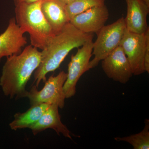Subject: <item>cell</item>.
<instances>
[{
	"label": "cell",
	"mask_w": 149,
	"mask_h": 149,
	"mask_svg": "<svg viewBox=\"0 0 149 149\" xmlns=\"http://www.w3.org/2000/svg\"><path fill=\"white\" fill-rule=\"evenodd\" d=\"M127 15L125 18L126 29L137 34H145L149 29L147 16L149 9L141 0H125Z\"/></svg>",
	"instance_id": "cell-11"
},
{
	"label": "cell",
	"mask_w": 149,
	"mask_h": 149,
	"mask_svg": "<svg viewBox=\"0 0 149 149\" xmlns=\"http://www.w3.org/2000/svg\"><path fill=\"white\" fill-rule=\"evenodd\" d=\"M105 0H74L65 5L70 21L72 17L92 8L103 5Z\"/></svg>",
	"instance_id": "cell-16"
},
{
	"label": "cell",
	"mask_w": 149,
	"mask_h": 149,
	"mask_svg": "<svg viewBox=\"0 0 149 149\" xmlns=\"http://www.w3.org/2000/svg\"><path fill=\"white\" fill-rule=\"evenodd\" d=\"M67 73L62 71L56 76L52 75L45 82L42 89L38 91L37 86L33 85L30 91H27L25 97L29 99L30 104H56L61 109L64 108L65 95L63 85Z\"/></svg>",
	"instance_id": "cell-5"
},
{
	"label": "cell",
	"mask_w": 149,
	"mask_h": 149,
	"mask_svg": "<svg viewBox=\"0 0 149 149\" xmlns=\"http://www.w3.org/2000/svg\"><path fill=\"white\" fill-rule=\"evenodd\" d=\"M109 17L105 4L92 8L70 19V23L80 32L97 34L105 25Z\"/></svg>",
	"instance_id": "cell-9"
},
{
	"label": "cell",
	"mask_w": 149,
	"mask_h": 149,
	"mask_svg": "<svg viewBox=\"0 0 149 149\" xmlns=\"http://www.w3.org/2000/svg\"><path fill=\"white\" fill-rule=\"evenodd\" d=\"M148 41L149 29L143 34L133 33L126 29L120 46L128 59L133 75H141L146 72L144 58Z\"/></svg>",
	"instance_id": "cell-7"
},
{
	"label": "cell",
	"mask_w": 149,
	"mask_h": 149,
	"mask_svg": "<svg viewBox=\"0 0 149 149\" xmlns=\"http://www.w3.org/2000/svg\"><path fill=\"white\" fill-rule=\"evenodd\" d=\"M50 105L46 103L33 105L27 111L15 113L14 119L9 124L11 129L16 130L29 128L40 119Z\"/></svg>",
	"instance_id": "cell-14"
},
{
	"label": "cell",
	"mask_w": 149,
	"mask_h": 149,
	"mask_svg": "<svg viewBox=\"0 0 149 149\" xmlns=\"http://www.w3.org/2000/svg\"><path fill=\"white\" fill-rule=\"evenodd\" d=\"M61 1L67 4L68 3L70 2L74 1V0H61Z\"/></svg>",
	"instance_id": "cell-20"
},
{
	"label": "cell",
	"mask_w": 149,
	"mask_h": 149,
	"mask_svg": "<svg viewBox=\"0 0 149 149\" xmlns=\"http://www.w3.org/2000/svg\"><path fill=\"white\" fill-rule=\"evenodd\" d=\"M145 127L142 131L137 134L125 137H116L118 142L123 141L130 144L134 149H149V120H145Z\"/></svg>",
	"instance_id": "cell-15"
},
{
	"label": "cell",
	"mask_w": 149,
	"mask_h": 149,
	"mask_svg": "<svg viewBox=\"0 0 149 149\" xmlns=\"http://www.w3.org/2000/svg\"><path fill=\"white\" fill-rule=\"evenodd\" d=\"M58 108L57 105H50L40 119L29 127L34 135L51 128L58 135L61 134L66 138L72 139L71 132L62 122Z\"/></svg>",
	"instance_id": "cell-12"
},
{
	"label": "cell",
	"mask_w": 149,
	"mask_h": 149,
	"mask_svg": "<svg viewBox=\"0 0 149 149\" xmlns=\"http://www.w3.org/2000/svg\"><path fill=\"white\" fill-rule=\"evenodd\" d=\"M65 5L61 0L42 1V12L55 35L70 22L65 9Z\"/></svg>",
	"instance_id": "cell-13"
},
{
	"label": "cell",
	"mask_w": 149,
	"mask_h": 149,
	"mask_svg": "<svg viewBox=\"0 0 149 149\" xmlns=\"http://www.w3.org/2000/svg\"><path fill=\"white\" fill-rule=\"evenodd\" d=\"M141 2L149 9V0H141Z\"/></svg>",
	"instance_id": "cell-19"
},
{
	"label": "cell",
	"mask_w": 149,
	"mask_h": 149,
	"mask_svg": "<svg viewBox=\"0 0 149 149\" xmlns=\"http://www.w3.org/2000/svg\"><path fill=\"white\" fill-rule=\"evenodd\" d=\"M42 1L15 6V20L23 33L27 32L31 45L43 50L55 35L41 9Z\"/></svg>",
	"instance_id": "cell-3"
},
{
	"label": "cell",
	"mask_w": 149,
	"mask_h": 149,
	"mask_svg": "<svg viewBox=\"0 0 149 149\" xmlns=\"http://www.w3.org/2000/svg\"><path fill=\"white\" fill-rule=\"evenodd\" d=\"M41 0H13L15 5L16 6L19 4L22 3H33L39 1Z\"/></svg>",
	"instance_id": "cell-18"
},
{
	"label": "cell",
	"mask_w": 149,
	"mask_h": 149,
	"mask_svg": "<svg viewBox=\"0 0 149 149\" xmlns=\"http://www.w3.org/2000/svg\"><path fill=\"white\" fill-rule=\"evenodd\" d=\"M101 61L104 72L116 82L125 84L133 75L128 59L120 45Z\"/></svg>",
	"instance_id": "cell-8"
},
{
	"label": "cell",
	"mask_w": 149,
	"mask_h": 149,
	"mask_svg": "<svg viewBox=\"0 0 149 149\" xmlns=\"http://www.w3.org/2000/svg\"><path fill=\"white\" fill-rule=\"evenodd\" d=\"M144 66L146 72L149 73V41L147 44L144 58Z\"/></svg>",
	"instance_id": "cell-17"
},
{
	"label": "cell",
	"mask_w": 149,
	"mask_h": 149,
	"mask_svg": "<svg viewBox=\"0 0 149 149\" xmlns=\"http://www.w3.org/2000/svg\"><path fill=\"white\" fill-rule=\"evenodd\" d=\"M93 37V34L80 32L70 22L65 25L41 52V62L34 73L37 88L42 81L46 82L48 73L59 67L70 51L80 47Z\"/></svg>",
	"instance_id": "cell-1"
},
{
	"label": "cell",
	"mask_w": 149,
	"mask_h": 149,
	"mask_svg": "<svg viewBox=\"0 0 149 149\" xmlns=\"http://www.w3.org/2000/svg\"><path fill=\"white\" fill-rule=\"evenodd\" d=\"M93 39L88 40L78 48L76 53L72 55L68 65L67 77L63 85L66 99L74 96L76 93V86L80 77L90 70L89 63L93 56Z\"/></svg>",
	"instance_id": "cell-6"
},
{
	"label": "cell",
	"mask_w": 149,
	"mask_h": 149,
	"mask_svg": "<svg viewBox=\"0 0 149 149\" xmlns=\"http://www.w3.org/2000/svg\"><path fill=\"white\" fill-rule=\"evenodd\" d=\"M17 24L15 19H10L7 28L0 35V61L3 57L18 54L27 44L26 38Z\"/></svg>",
	"instance_id": "cell-10"
},
{
	"label": "cell",
	"mask_w": 149,
	"mask_h": 149,
	"mask_svg": "<svg viewBox=\"0 0 149 149\" xmlns=\"http://www.w3.org/2000/svg\"><path fill=\"white\" fill-rule=\"evenodd\" d=\"M41 60V52L31 45L20 54L7 57L0 77L5 95L11 99L25 97L26 85Z\"/></svg>",
	"instance_id": "cell-2"
},
{
	"label": "cell",
	"mask_w": 149,
	"mask_h": 149,
	"mask_svg": "<svg viewBox=\"0 0 149 149\" xmlns=\"http://www.w3.org/2000/svg\"><path fill=\"white\" fill-rule=\"evenodd\" d=\"M126 30L125 18L121 17L112 24L105 25L96 34L97 38L93 42L92 53L94 57L90 62V70L97 66L120 45Z\"/></svg>",
	"instance_id": "cell-4"
}]
</instances>
